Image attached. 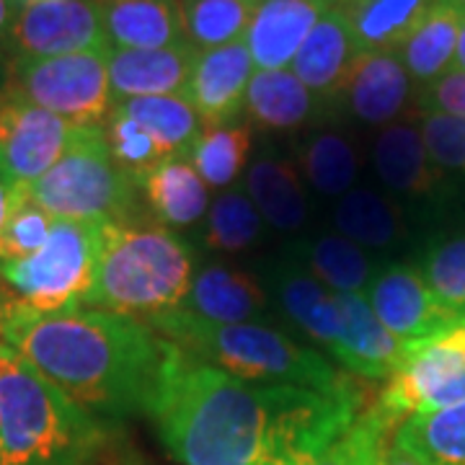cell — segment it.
I'll list each match as a JSON object with an SVG mask.
<instances>
[{
	"instance_id": "83f0119b",
	"label": "cell",
	"mask_w": 465,
	"mask_h": 465,
	"mask_svg": "<svg viewBox=\"0 0 465 465\" xmlns=\"http://www.w3.org/2000/svg\"><path fill=\"white\" fill-rule=\"evenodd\" d=\"M246 194L266 223L277 231L295 232L308 220V200L298 168L284 158H256L246 176Z\"/></svg>"
},
{
	"instance_id": "bcb514c9",
	"label": "cell",
	"mask_w": 465,
	"mask_h": 465,
	"mask_svg": "<svg viewBox=\"0 0 465 465\" xmlns=\"http://www.w3.org/2000/svg\"><path fill=\"white\" fill-rule=\"evenodd\" d=\"M455 70H463L465 73V21L463 29H460V39H458V52H455Z\"/></svg>"
},
{
	"instance_id": "e575fe53",
	"label": "cell",
	"mask_w": 465,
	"mask_h": 465,
	"mask_svg": "<svg viewBox=\"0 0 465 465\" xmlns=\"http://www.w3.org/2000/svg\"><path fill=\"white\" fill-rule=\"evenodd\" d=\"M264 231L262 213L246 192L220 194L204 220V246L215 253H238L251 249Z\"/></svg>"
},
{
	"instance_id": "9a60e30c",
	"label": "cell",
	"mask_w": 465,
	"mask_h": 465,
	"mask_svg": "<svg viewBox=\"0 0 465 465\" xmlns=\"http://www.w3.org/2000/svg\"><path fill=\"white\" fill-rule=\"evenodd\" d=\"M411 96L414 81L401 63L399 52H360L339 94L349 114L375 127L399 122Z\"/></svg>"
},
{
	"instance_id": "d590c367",
	"label": "cell",
	"mask_w": 465,
	"mask_h": 465,
	"mask_svg": "<svg viewBox=\"0 0 465 465\" xmlns=\"http://www.w3.org/2000/svg\"><path fill=\"white\" fill-rule=\"evenodd\" d=\"M421 277L455 323H465V235H452L424 253Z\"/></svg>"
},
{
	"instance_id": "6da1fadb",
	"label": "cell",
	"mask_w": 465,
	"mask_h": 465,
	"mask_svg": "<svg viewBox=\"0 0 465 465\" xmlns=\"http://www.w3.org/2000/svg\"><path fill=\"white\" fill-rule=\"evenodd\" d=\"M367 406L354 381L331 393L241 381L171 344L145 416L182 465H311Z\"/></svg>"
},
{
	"instance_id": "9c48e42d",
	"label": "cell",
	"mask_w": 465,
	"mask_h": 465,
	"mask_svg": "<svg viewBox=\"0 0 465 465\" xmlns=\"http://www.w3.org/2000/svg\"><path fill=\"white\" fill-rule=\"evenodd\" d=\"M465 401V323L416 341L406 362L388 378L372 409L396 432L409 416Z\"/></svg>"
},
{
	"instance_id": "5b68a950",
	"label": "cell",
	"mask_w": 465,
	"mask_h": 465,
	"mask_svg": "<svg viewBox=\"0 0 465 465\" xmlns=\"http://www.w3.org/2000/svg\"><path fill=\"white\" fill-rule=\"evenodd\" d=\"M145 326L186 354L241 381L290 382L326 393L339 391L351 381L347 375H339L316 349L302 347L292 336L264 323H213L173 308Z\"/></svg>"
},
{
	"instance_id": "d6986e66",
	"label": "cell",
	"mask_w": 465,
	"mask_h": 465,
	"mask_svg": "<svg viewBox=\"0 0 465 465\" xmlns=\"http://www.w3.org/2000/svg\"><path fill=\"white\" fill-rule=\"evenodd\" d=\"M329 101L308 91L292 70H256L243 112L249 122L269 133H295L326 114Z\"/></svg>"
},
{
	"instance_id": "681fc988",
	"label": "cell",
	"mask_w": 465,
	"mask_h": 465,
	"mask_svg": "<svg viewBox=\"0 0 465 465\" xmlns=\"http://www.w3.org/2000/svg\"><path fill=\"white\" fill-rule=\"evenodd\" d=\"M18 8H24V5H34V3H47V0H14Z\"/></svg>"
},
{
	"instance_id": "d4e9b609",
	"label": "cell",
	"mask_w": 465,
	"mask_h": 465,
	"mask_svg": "<svg viewBox=\"0 0 465 465\" xmlns=\"http://www.w3.org/2000/svg\"><path fill=\"white\" fill-rule=\"evenodd\" d=\"M437 0H331L347 18L357 52H399Z\"/></svg>"
},
{
	"instance_id": "7bdbcfd3",
	"label": "cell",
	"mask_w": 465,
	"mask_h": 465,
	"mask_svg": "<svg viewBox=\"0 0 465 465\" xmlns=\"http://www.w3.org/2000/svg\"><path fill=\"white\" fill-rule=\"evenodd\" d=\"M18 16V5L14 0H0V52L5 54V45L14 29V21Z\"/></svg>"
},
{
	"instance_id": "d6a6232c",
	"label": "cell",
	"mask_w": 465,
	"mask_h": 465,
	"mask_svg": "<svg viewBox=\"0 0 465 465\" xmlns=\"http://www.w3.org/2000/svg\"><path fill=\"white\" fill-rule=\"evenodd\" d=\"M300 166L311 186L326 197L349 194L360 173L357 150L349 143V137L336 130H321L311 134V140L302 145L300 153Z\"/></svg>"
},
{
	"instance_id": "484cf974",
	"label": "cell",
	"mask_w": 465,
	"mask_h": 465,
	"mask_svg": "<svg viewBox=\"0 0 465 465\" xmlns=\"http://www.w3.org/2000/svg\"><path fill=\"white\" fill-rule=\"evenodd\" d=\"M463 21L460 11L437 0L399 47L401 63L419 88L434 84L452 70Z\"/></svg>"
},
{
	"instance_id": "816d5d0a",
	"label": "cell",
	"mask_w": 465,
	"mask_h": 465,
	"mask_svg": "<svg viewBox=\"0 0 465 465\" xmlns=\"http://www.w3.org/2000/svg\"><path fill=\"white\" fill-rule=\"evenodd\" d=\"M0 465H3V458H0Z\"/></svg>"
},
{
	"instance_id": "7402d4cb",
	"label": "cell",
	"mask_w": 465,
	"mask_h": 465,
	"mask_svg": "<svg viewBox=\"0 0 465 465\" xmlns=\"http://www.w3.org/2000/svg\"><path fill=\"white\" fill-rule=\"evenodd\" d=\"M372 166L378 179L403 197H434L442 186V171L430 161L419 124L409 119L382 127L372 145Z\"/></svg>"
},
{
	"instance_id": "b9f144b4",
	"label": "cell",
	"mask_w": 465,
	"mask_h": 465,
	"mask_svg": "<svg viewBox=\"0 0 465 465\" xmlns=\"http://www.w3.org/2000/svg\"><path fill=\"white\" fill-rule=\"evenodd\" d=\"M21 189H24V186L16 182V176L11 173V168H8L3 153H0V231H3L5 220L11 215L14 204H16Z\"/></svg>"
},
{
	"instance_id": "836d02e7",
	"label": "cell",
	"mask_w": 465,
	"mask_h": 465,
	"mask_svg": "<svg viewBox=\"0 0 465 465\" xmlns=\"http://www.w3.org/2000/svg\"><path fill=\"white\" fill-rule=\"evenodd\" d=\"M251 153V130L241 124L204 127L189 153L192 166L213 189L231 186L246 168Z\"/></svg>"
},
{
	"instance_id": "8992f818",
	"label": "cell",
	"mask_w": 465,
	"mask_h": 465,
	"mask_svg": "<svg viewBox=\"0 0 465 465\" xmlns=\"http://www.w3.org/2000/svg\"><path fill=\"white\" fill-rule=\"evenodd\" d=\"M26 192L54 220L122 223L140 217V186L114 163L104 127H75L63 158Z\"/></svg>"
},
{
	"instance_id": "ba28073f",
	"label": "cell",
	"mask_w": 465,
	"mask_h": 465,
	"mask_svg": "<svg viewBox=\"0 0 465 465\" xmlns=\"http://www.w3.org/2000/svg\"><path fill=\"white\" fill-rule=\"evenodd\" d=\"M8 85L36 106L63 116L73 127H104L114 106L109 50L14 60Z\"/></svg>"
},
{
	"instance_id": "44dd1931",
	"label": "cell",
	"mask_w": 465,
	"mask_h": 465,
	"mask_svg": "<svg viewBox=\"0 0 465 465\" xmlns=\"http://www.w3.org/2000/svg\"><path fill=\"white\" fill-rule=\"evenodd\" d=\"M357 54L360 52H357L347 18L339 8L331 5L316 24V29L302 42L290 70L318 99L336 104L349 67Z\"/></svg>"
},
{
	"instance_id": "f907efd6",
	"label": "cell",
	"mask_w": 465,
	"mask_h": 465,
	"mask_svg": "<svg viewBox=\"0 0 465 465\" xmlns=\"http://www.w3.org/2000/svg\"><path fill=\"white\" fill-rule=\"evenodd\" d=\"M249 3H262V0H249Z\"/></svg>"
},
{
	"instance_id": "ffe728a7",
	"label": "cell",
	"mask_w": 465,
	"mask_h": 465,
	"mask_svg": "<svg viewBox=\"0 0 465 465\" xmlns=\"http://www.w3.org/2000/svg\"><path fill=\"white\" fill-rule=\"evenodd\" d=\"M274 292L284 316L298 326L302 336H308L331 354L344 331V316L336 292L318 282L292 256L290 262L274 269Z\"/></svg>"
},
{
	"instance_id": "74e56055",
	"label": "cell",
	"mask_w": 465,
	"mask_h": 465,
	"mask_svg": "<svg viewBox=\"0 0 465 465\" xmlns=\"http://www.w3.org/2000/svg\"><path fill=\"white\" fill-rule=\"evenodd\" d=\"M52 225H54V217L45 213L29 197V192L24 186L3 231H0V266L24 262L36 251L45 249Z\"/></svg>"
},
{
	"instance_id": "4316f807",
	"label": "cell",
	"mask_w": 465,
	"mask_h": 465,
	"mask_svg": "<svg viewBox=\"0 0 465 465\" xmlns=\"http://www.w3.org/2000/svg\"><path fill=\"white\" fill-rule=\"evenodd\" d=\"M290 251V256L331 292L365 295L381 272L378 262L344 235H321L316 241H300Z\"/></svg>"
},
{
	"instance_id": "60d3db41",
	"label": "cell",
	"mask_w": 465,
	"mask_h": 465,
	"mask_svg": "<svg viewBox=\"0 0 465 465\" xmlns=\"http://www.w3.org/2000/svg\"><path fill=\"white\" fill-rule=\"evenodd\" d=\"M416 106L421 114L427 112H440V114L463 116L465 119V73L463 70H450L434 84L419 88L416 94Z\"/></svg>"
},
{
	"instance_id": "5bb4252c",
	"label": "cell",
	"mask_w": 465,
	"mask_h": 465,
	"mask_svg": "<svg viewBox=\"0 0 465 465\" xmlns=\"http://www.w3.org/2000/svg\"><path fill=\"white\" fill-rule=\"evenodd\" d=\"M253 57L246 39L228 47L200 52L186 99L194 106L202 127H225L243 112V101L253 78Z\"/></svg>"
},
{
	"instance_id": "8fae6325",
	"label": "cell",
	"mask_w": 465,
	"mask_h": 465,
	"mask_svg": "<svg viewBox=\"0 0 465 465\" xmlns=\"http://www.w3.org/2000/svg\"><path fill=\"white\" fill-rule=\"evenodd\" d=\"M73 124L24 99L14 85L0 91V153L21 186L42 179L67 150Z\"/></svg>"
},
{
	"instance_id": "277c9868",
	"label": "cell",
	"mask_w": 465,
	"mask_h": 465,
	"mask_svg": "<svg viewBox=\"0 0 465 465\" xmlns=\"http://www.w3.org/2000/svg\"><path fill=\"white\" fill-rule=\"evenodd\" d=\"M194 282V249L155 220L101 223L99 259L84 308L150 323L179 308Z\"/></svg>"
},
{
	"instance_id": "e0dca14e",
	"label": "cell",
	"mask_w": 465,
	"mask_h": 465,
	"mask_svg": "<svg viewBox=\"0 0 465 465\" xmlns=\"http://www.w3.org/2000/svg\"><path fill=\"white\" fill-rule=\"evenodd\" d=\"M331 0H262L251 18L246 45L256 70H284L316 29Z\"/></svg>"
},
{
	"instance_id": "3957f363",
	"label": "cell",
	"mask_w": 465,
	"mask_h": 465,
	"mask_svg": "<svg viewBox=\"0 0 465 465\" xmlns=\"http://www.w3.org/2000/svg\"><path fill=\"white\" fill-rule=\"evenodd\" d=\"M112 437V424L60 393L0 336L3 465H101Z\"/></svg>"
},
{
	"instance_id": "ab89813d",
	"label": "cell",
	"mask_w": 465,
	"mask_h": 465,
	"mask_svg": "<svg viewBox=\"0 0 465 465\" xmlns=\"http://www.w3.org/2000/svg\"><path fill=\"white\" fill-rule=\"evenodd\" d=\"M427 155L440 171L465 176V119L463 116L427 112L419 122Z\"/></svg>"
},
{
	"instance_id": "4dcf8cb0",
	"label": "cell",
	"mask_w": 465,
	"mask_h": 465,
	"mask_svg": "<svg viewBox=\"0 0 465 465\" xmlns=\"http://www.w3.org/2000/svg\"><path fill=\"white\" fill-rule=\"evenodd\" d=\"M333 223L344 238L362 249H391L403 232L399 207L372 189H351L344 194L336 204Z\"/></svg>"
},
{
	"instance_id": "30bf717a",
	"label": "cell",
	"mask_w": 465,
	"mask_h": 465,
	"mask_svg": "<svg viewBox=\"0 0 465 465\" xmlns=\"http://www.w3.org/2000/svg\"><path fill=\"white\" fill-rule=\"evenodd\" d=\"M112 50L96 0H47L18 8L5 45L8 63Z\"/></svg>"
},
{
	"instance_id": "8d00e7d4",
	"label": "cell",
	"mask_w": 465,
	"mask_h": 465,
	"mask_svg": "<svg viewBox=\"0 0 465 465\" xmlns=\"http://www.w3.org/2000/svg\"><path fill=\"white\" fill-rule=\"evenodd\" d=\"M104 134H106V145L119 171L130 176L137 186L161 163L171 161L166 153L158 148V143L116 104L104 122Z\"/></svg>"
},
{
	"instance_id": "7c38bea8",
	"label": "cell",
	"mask_w": 465,
	"mask_h": 465,
	"mask_svg": "<svg viewBox=\"0 0 465 465\" xmlns=\"http://www.w3.org/2000/svg\"><path fill=\"white\" fill-rule=\"evenodd\" d=\"M367 300L381 323L403 341H427L458 326L440 308L419 266L385 264L367 290Z\"/></svg>"
},
{
	"instance_id": "ee69618b",
	"label": "cell",
	"mask_w": 465,
	"mask_h": 465,
	"mask_svg": "<svg viewBox=\"0 0 465 465\" xmlns=\"http://www.w3.org/2000/svg\"><path fill=\"white\" fill-rule=\"evenodd\" d=\"M382 465H421L416 458H411L409 452H403L393 445V440H391V445L385 448L382 452Z\"/></svg>"
},
{
	"instance_id": "4fadbf2b",
	"label": "cell",
	"mask_w": 465,
	"mask_h": 465,
	"mask_svg": "<svg viewBox=\"0 0 465 465\" xmlns=\"http://www.w3.org/2000/svg\"><path fill=\"white\" fill-rule=\"evenodd\" d=\"M344 331L331 357L339 365L367 381H388L411 354L416 341H403L391 333L375 316L367 295L357 292H336Z\"/></svg>"
},
{
	"instance_id": "f6af8a7d",
	"label": "cell",
	"mask_w": 465,
	"mask_h": 465,
	"mask_svg": "<svg viewBox=\"0 0 465 465\" xmlns=\"http://www.w3.org/2000/svg\"><path fill=\"white\" fill-rule=\"evenodd\" d=\"M14 295L8 292V287H5V282L0 280V329H3V323L8 321V316L14 313Z\"/></svg>"
},
{
	"instance_id": "f35d334b",
	"label": "cell",
	"mask_w": 465,
	"mask_h": 465,
	"mask_svg": "<svg viewBox=\"0 0 465 465\" xmlns=\"http://www.w3.org/2000/svg\"><path fill=\"white\" fill-rule=\"evenodd\" d=\"M391 440L393 430L370 403L357 424L311 465H382V452Z\"/></svg>"
},
{
	"instance_id": "c3c4849f",
	"label": "cell",
	"mask_w": 465,
	"mask_h": 465,
	"mask_svg": "<svg viewBox=\"0 0 465 465\" xmlns=\"http://www.w3.org/2000/svg\"><path fill=\"white\" fill-rule=\"evenodd\" d=\"M440 3H445L450 8H455V11H460L465 16V0H440Z\"/></svg>"
},
{
	"instance_id": "1f68e13d",
	"label": "cell",
	"mask_w": 465,
	"mask_h": 465,
	"mask_svg": "<svg viewBox=\"0 0 465 465\" xmlns=\"http://www.w3.org/2000/svg\"><path fill=\"white\" fill-rule=\"evenodd\" d=\"M256 3L249 0H182L183 39L197 52L246 39Z\"/></svg>"
},
{
	"instance_id": "f546056e",
	"label": "cell",
	"mask_w": 465,
	"mask_h": 465,
	"mask_svg": "<svg viewBox=\"0 0 465 465\" xmlns=\"http://www.w3.org/2000/svg\"><path fill=\"white\" fill-rule=\"evenodd\" d=\"M114 104L124 114L133 116L168 158H189L204 130L186 96H140Z\"/></svg>"
},
{
	"instance_id": "52a82bcc",
	"label": "cell",
	"mask_w": 465,
	"mask_h": 465,
	"mask_svg": "<svg viewBox=\"0 0 465 465\" xmlns=\"http://www.w3.org/2000/svg\"><path fill=\"white\" fill-rule=\"evenodd\" d=\"M101 223L54 220L45 249L0 266V280L14 295V311L47 316L84 308L99 259Z\"/></svg>"
},
{
	"instance_id": "2e32d148",
	"label": "cell",
	"mask_w": 465,
	"mask_h": 465,
	"mask_svg": "<svg viewBox=\"0 0 465 465\" xmlns=\"http://www.w3.org/2000/svg\"><path fill=\"white\" fill-rule=\"evenodd\" d=\"M200 52L189 42L158 50H109L114 101L140 96H186Z\"/></svg>"
},
{
	"instance_id": "cb8c5ba5",
	"label": "cell",
	"mask_w": 465,
	"mask_h": 465,
	"mask_svg": "<svg viewBox=\"0 0 465 465\" xmlns=\"http://www.w3.org/2000/svg\"><path fill=\"white\" fill-rule=\"evenodd\" d=\"M150 215L168 231L197 225L210 213V186L189 158H171L140 183Z\"/></svg>"
},
{
	"instance_id": "7a4b0ae2",
	"label": "cell",
	"mask_w": 465,
	"mask_h": 465,
	"mask_svg": "<svg viewBox=\"0 0 465 465\" xmlns=\"http://www.w3.org/2000/svg\"><path fill=\"white\" fill-rule=\"evenodd\" d=\"M0 336L45 381L106 424L145 414L171 347L145 323L96 308L47 316L14 311Z\"/></svg>"
},
{
	"instance_id": "f1b7e54d",
	"label": "cell",
	"mask_w": 465,
	"mask_h": 465,
	"mask_svg": "<svg viewBox=\"0 0 465 465\" xmlns=\"http://www.w3.org/2000/svg\"><path fill=\"white\" fill-rule=\"evenodd\" d=\"M393 445L421 465H465V401L409 416L396 427Z\"/></svg>"
},
{
	"instance_id": "7dc6e473",
	"label": "cell",
	"mask_w": 465,
	"mask_h": 465,
	"mask_svg": "<svg viewBox=\"0 0 465 465\" xmlns=\"http://www.w3.org/2000/svg\"><path fill=\"white\" fill-rule=\"evenodd\" d=\"M8 81H11V63H8V57L0 52V91L8 85Z\"/></svg>"
},
{
	"instance_id": "603a6c76",
	"label": "cell",
	"mask_w": 465,
	"mask_h": 465,
	"mask_svg": "<svg viewBox=\"0 0 465 465\" xmlns=\"http://www.w3.org/2000/svg\"><path fill=\"white\" fill-rule=\"evenodd\" d=\"M114 50H158L182 45V0H96Z\"/></svg>"
},
{
	"instance_id": "ac0fdd59",
	"label": "cell",
	"mask_w": 465,
	"mask_h": 465,
	"mask_svg": "<svg viewBox=\"0 0 465 465\" xmlns=\"http://www.w3.org/2000/svg\"><path fill=\"white\" fill-rule=\"evenodd\" d=\"M176 311L213 323H253L266 311V292L249 272L210 264L194 274L189 295Z\"/></svg>"
}]
</instances>
